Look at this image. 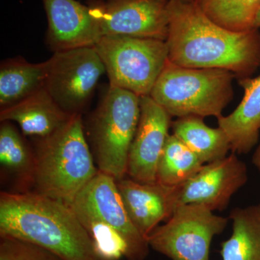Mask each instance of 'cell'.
<instances>
[{"label": "cell", "instance_id": "cell-1", "mask_svg": "<svg viewBox=\"0 0 260 260\" xmlns=\"http://www.w3.org/2000/svg\"><path fill=\"white\" fill-rule=\"evenodd\" d=\"M169 60L189 68H215L249 78L260 67L258 28L234 31L210 20L196 0H169Z\"/></svg>", "mask_w": 260, "mask_h": 260}, {"label": "cell", "instance_id": "cell-11", "mask_svg": "<svg viewBox=\"0 0 260 260\" xmlns=\"http://www.w3.org/2000/svg\"><path fill=\"white\" fill-rule=\"evenodd\" d=\"M247 180L246 164L232 153L203 166L194 177L179 186V205H201L212 211L223 210Z\"/></svg>", "mask_w": 260, "mask_h": 260}, {"label": "cell", "instance_id": "cell-27", "mask_svg": "<svg viewBox=\"0 0 260 260\" xmlns=\"http://www.w3.org/2000/svg\"><path fill=\"white\" fill-rule=\"evenodd\" d=\"M184 1H194V0H184Z\"/></svg>", "mask_w": 260, "mask_h": 260}, {"label": "cell", "instance_id": "cell-2", "mask_svg": "<svg viewBox=\"0 0 260 260\" xmlns=\"http://www.w3.org/2000/svg\"><path fill=\"white\" fill-rule=\"evenodd\" d=\"M0 237L30 243L62 260H100L73 208L35 191H1Z\"/></svg>", "mask_w": 260, "mask_h": 260}, {"label": "cell", "instance_id": "cell-10", "mask_svg": "<svg viewBox=\"0 0 260 260\" xmlns=\"http://www.w3.org/2000/svg\"><path fill=\"white\" fill-rule=\"evenodd\" d=\"M72 208L75 213L102 220L119 233L127 246L126 259H146L150 249L148 239L129 218L114 178L98 172L75 198Z\"/></svg>", "mask_w": 260, "mask_h": 260}, {"label": "cell", "instance_id": "cell-21", "mask_svg": "<svg viewBox=\"0 0 260 260\" xmlns=\"http://www.w3.org/2000/svg\"><path fill=\"white\" fill-rule=\"evenodd\" d=\"M204 164L174 134L169 135L160 156L157 181L164 185H181L194 177Z\"/></svg>", "mask_w": 260, "mask_h": 260}, {"label": "cell", "instance_id": "cell-7", "mask_svg": "<svg viewBox=\"0 0 260 260\" xmlns=\"http://www.w3.org/2000/svg\"><path fill=\"white\" fill-rule=\"evenodd\" d=\"M228 218L201 205H179L167 223L147 237L150 247L172 260H210L214 237L226 227Z\"/></svg>", "mask_w": 260, "mask_h": 260}, {"label": "cell", "instance_id": "cell-17", "mask_svg": "<svg viewBox=\"0 0 260 260\" xmlns=\"http://www.w3.org/2000/svg\"><path fill=\"white\" fill-rule=\"evenodd\" d=\"M47 61L30 63L23 59H8L0 68L1 109L21 102L44 88Z\"/></svg>", "mask_w": 260, "mask_h": 260}, {"label": "cell", "instance_id": "cell-22", "mask_svg": "<svg viewBox=\"0 0 260 260\" xmlns=\"http://www.w3.org/2000/svg\"><path fill=\"white\" fill-rule=\"evenodd\" d=\"M207 16L215 23L234 31L254 28L260 0H196Z\"/></svg>", "mask_w": 260, "mask_h": 260}, {"label": "cell", "instance_id": "cell-26", "mask_svg": "<svg viewBox=\"0 0 260 260\" xmlns=\"http://www.w3.org/2000/svg\"><path fill=\"white\" fill-rule=\"evenodd\" d=\"M254 28H260V7L256 12L255 19H254Z\"/></svg>", "mask_w": 260, "mask_h": 260}, {"label": "cell", "instance_id": "cell-23", "mask_svg": "<svg viewBox=\"0 0 260 260\" xmlns=\"http://www.w3.org/2000/svg\"><path fill=\"white\" fill-rule=\"evenodd\" d=\"M75 214L88 232L99 259L121 260L126 257L127 246L119 233L99 219L85 214Z\"/></svg>", "mask_w": 260, "mask_h": 260}, {"label": "cell", "instance_id": "cell-14", "mask_svg": "<svg viewBox=\"0 0 260 260\" xmlns=\"http://www.w3.org/2000/svg\"><path fill=\"white\" fill-rule=\"evenodd\" d=\"M116 184L129 218L145 238L160 222L169 220L179 205L180 185L140 183L125 177Z\"/></svg>", "mask_w": 260, "mask_h": 260}, {"label": "cell", "instance_id": "cell-9", "mask_svg": "<svg viewBox=\"0 0 260 260\" xmlns=\"http://www.w3.org/2000/svg\"><path fill=\"white\" fill-rule=\"evenodd\" d=\"M169 0H93L89 3L101 35L166 41Z\"/></svg>", "mask_w": 260, "mask_h": 260}, {"label": "cell", "instance_id": "cell-4", "mask_svg": "<svg viewBox=\"0 0 260 260\" xmlns=\"http://www.w3.org/2000/svg\"><path fill=\"white\" fill-rule=\"evenodd\" d=\"M232 72L189 68L168 61L150 96L171 116H222L234 97Z\"/></svg>", "mask_w": 260, "mask_h": 260}, {"label": "cell", "instance_id": "cell-20", "mask_svg": "<svg viewBox=\"0 0 260 260\" xmlns=\"http://www.w3.org/2000/svg\"><path fill=\"white\" fill-rule=\"evenodd\" d=\"M0 164L5 172L14 176L23 189L34 186L35 153L9 121H3L0 127Z\"/></svg>", "mask_w": 260, "mask_h": 260}, {"label": "cell", "instance_id": "cell-19", "mask_svg": "<svg viewBox=\"0 0 260 260\" xmlns=\"http://www.w3.org/2000/svg\"><path fill=\"white\" fill-rule=\"evenodd\" d=\"M229 218L233 232L221 244L223 260H260V203L236 208Z\"/></svg>", "mask_w": 260, "mask_h": 260}, {"label": "cell", "instance_id": "cell-5", "mask_svg": "<svg viewBox=\"0 0 260 260\" xmlns=\"http://www.w3.org/2000/svg\"><path fill=\"white\" fill-rule=\"evenodd\" d=\"M140 97L109 85L90 121V143L99 172L116 181L127 173L130 147L139 122Z\"/></svg>", "mask_w": 260, "mask_h": 260}, {"label": "cell", "instance_id": "cell-18", "mask_svg": "<svg viewBox=\"0 0 260 260\" xmlns=\"http://www.w3.org/2000/svg\"><path fill=\"white\" fill-rule=\"evenodd\" d=\"M173 134L194 152L203 164L227 156L231 145L226 135L220 127L205 124L203 117L188 116L179 118L172 124Z\"/></svg>", "mask_w": 260, "mask_h": 260}, {"label": "cell", "instance_id": "cell-6", "mask_svg": "<svg viewBox=\"0 0 260 260\" xmlns=\"http://www.w3.org/2000/svg\"><path fill=\"white\" fill-rule=\"evenodd\" d=\"M105 67L109 85L138 96L150 95L169 61L166 41L129 37H104L94 47Z\"/></svg>", "mask_w": 260, "mask_h": 260}, {"label": "cell", "instance_id": "cell-16", "mask_svg": "<svg viewBox=\"0 0 260 260\" xmlns=\"http://www.w3.org/2000/svg\"><path fill=\"white\" fill-rule=\"evenodd\" d=\"M72 116L58 106L44 87L21 102L1 109L0 121H15L23 135L44 138L60 129Z\"/></svg>", "mask_w": 260, "mask_h": 260}, {"label": "cell", "instance_id": "cell-13", "mask_svg": "<svg viewBox=\"0 0 260 260\" xmlns=\"http://www.w3.org/2000/svg\"><path fill=\"white\" fill-rule=\"evenodd\" d=\"M49 47L61 51L95 47L102 37L90 6L76 0H42Z\"/></svg>", "mask_w": 260, "mask_h": 260}, {"label": "cell", "instance_id": "cell-12", "mask_svg": "<svg viewBox=\"0 0 260 260\" xmlns=\"http://www.w3.org/2000/svg\"><path fill=\"white\" fill-rule=\"evenodd\" d=\"M171 116L150 95L140 97L139 122L130 147L127 173L140 183L157 181L160 156L169 136Z\"/></svg>", "mask_w": 260, "mask_h": 260}, {"label": "cell", "instance_id": "cell-8", "mask_svg": "<svg viewBox=\"0 0 260 260\" xmlns=\"http://www.w3.org/2000/svg\"><path fill=\"white\" fill-rule=\"evenodd\" d=\"M47 61L44 88L70 115L82 114L105 67L94 47L54 52Z\"/></svg>", "mask_w": 260, "mask_h": 260}, {"label": "cell", "instance_id": "cell-3", "mask_svg": "<svg viewBox=\"0 0 260 260\" xmlns=\"http://www.w3.org/2000/svg\"><path fill=\"white\" fill-rule=\"evenodd\" d=\"M35 192L71 207L99 172L85 133L82 114H74L35 150Z\"/></svg>", "mask_w": 260, "mask_h": 260}, {"label": "cell", "instance_id": "cell-25", "mask_svg": "<svg viewBox=\"0 0 260 260\" xmlns=\"http://www.w3.org/2000/svg\"><path fill=\"white\" fill-rule=\"evenodd\" d=\"M252 162L260 172V142L257 148H256L255 152L253 154Z\"/></svg>", "mask_w": 260, "mask_h": 260}, {"label": "cell", "instance_id": "cell-15", "mask_svg": "<svg viewBox=\"0 0 260 260\" xmlns=\"http://www.w3.org/2000/svg\"><path fill=\"white\" fill-rule=\"evenodd\" d=\"M244 95L237 109L218 119V127L226 135L233 153L245 154L257 144L260 133V75L239 81Z\"/></svg>", "mask_w": 260, "mask_h": 260}, {"label": "cell", "instance_id": "cell-24", "mask_svg": "<svg viewBox=\"0 0 260 260\" xmlns=\"http://www.w3.org/2000/svg\"><path fill=\"white\" fill-rule=\"evenodd\" d=\"M0 260H62L50 251L30 243L0 237Z\"/></svg>", "mask_w": 260, "mask_h": 260}]
</instances>
